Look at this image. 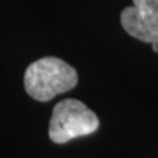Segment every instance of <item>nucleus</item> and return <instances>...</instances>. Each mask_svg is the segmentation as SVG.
Here are the masks:
<instances>
[{
	"label": "nucleus",
	"mask_w": 158,
	"mask_h": 158,
	"mask_svg": "<svg viewBox=\"0 0 158 158\" xmlns=\"http://www.w3.org/2000/svg\"><path fill=\"white\" fill-rule=\"evenodd\" d=\"M77 82L75 69L56 57H45L33 62L24 75L25 91L38 102H49L59 94L73 90Z\"/></svg>",
	"instance_id": "nucleus-1"
},
{
	"label": "nucleus",
	"mask_w": 158,
	"mask_h": 158,
	"mask_svg": "<svg viewBox=\"0 0 158 158\" xmlns=\"http://www.w3.org/2000/svg\"><path fill=\"white\" fill-rule=\"evenodd\" d=\"M99 128V118L86 104L65 99L54 107L49 125V137L56 144H65L77 137L91 135Z\"/></svg>",
	"instance_id": "nucleus-2"
},
{
	"label": "nucleus",
	"mask_w": 158,
	"mask_h": 158,
	"mask_svg": "<svg viewBox=\"0 0 158 158\" xmlns=\"http://www.w3.org/2000/svg\"><path fill=\"white\" fill-rule=\"evenodd\" d=\"M121 25L128 34L152 44L158 38V0H133L121 12Z\"/></svg>",
	"instance_id": "nucleus-3"
},
{
	"label": "nucleus",
	"mask_w": 158,
	"mask_h": 158,
	"mask_svg": "<svg viewBox=\"0 0 158 158\" xmlns=\"http://www.w3.org/2000/svg\"><path fill=\"white\" fill-rule=\"evenodd\" d=\"M152 48H153V50H154L156 53H158V38L152 42Z\"/></svg>",
	"instance_id": "nucleus-4"
}]
</instances>
